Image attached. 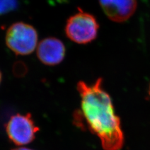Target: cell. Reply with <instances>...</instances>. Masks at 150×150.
I'll list each match as a JSON object with an SVG mask.
<instances>
[{
    "instance_id": "9c48e42d",
    "label": "cell",
    "mask_w": 150,
    "mask_h": 150,
    "mask_svg": "<svg viewBox=\"0 0 150 150\" xmlns=\"http://www.w3.org/2000/svg\"><path fill=\"white\" fill-rule=\"evenodd\" d=\"M1 79H2V75H1V71H0V83L1 81Z\"/></svg>"
},
{
    "instance_id": "ba28073f",
    "label": "cell",
    "mask_w": 150,
    "mask_h": 150,
    "mask_svg": "<svg viewBox=\"0 0 150 150\" xmlns=\"http://www.w3.org/2000/svg\"><path fill=\"white\" fill-rule=\"evenodd\" d=\"M11 150H33V149L26 148H14Z\"/></svg>"
},
{
    "instance_id": "52a82bcc",
    "label": "cell",
    "mask_w": 150,
    "mask_h": 150,
    "mask_svg": "<svg viewBox=\"0 0 150 150\" xmlns=\"http://www.w3.org/2000/svg\"><path fill=\"white\" fill-rule=\"evenodd\" d=\"M17 6V0H0V15L15 10Z\"/></svg>"
},
{
    "instance_id": "277c9868",
    "label": "cell",
    "mask_w": 150,
    "mask_h": 150,
    "mask_svg": "<svg viewBox=\"0 0 150 150\" xmlns=\"http://www.w3.org/2000/svg\"><path fill=\"white\" fill-rule=\"evenodd\" d=\"M6 133L16 145H25L32 142L39 131L31 114H17L11 117L6 125Z\"/></svg>"
},
{
    "instance_id": "7a4b0ae2",
    "label": "cell",
    "mask_w": 150,
    "mask_h": 150,
    "mask_svg": "<svg viewBox=\"0 0 150 150\" xmlns=\"http://www.w3.org/2000/svg\"><path fill=\"white\" fill-rule=\"evenodd\" d=\"M99 24L90 13L79 11L70 16L65 26V33L69 40L78 44H88L95 40L98 35Z\"/></svg>"
},
{
    "instance_id": "8992f818",
    "label": "cell",
    "mask_w": 150,
    "mask_h": 150,
    "mask_svg": "<svg viewBox=\"0 0 150 150\" xmlns=\"http://www.w3.org/2000/svg\"><path fill=\"white\" fill-rule=\"evenodd\" d=\"M66 49L63 42L50 37L42 40L37 48V56L43 64L54 66L59 64L63 60Z\"/></svg>"
},
{
    "instance_id": "30bf717a",
    "label": "cell",
    "mask_w": 150,
    "mask_h": 150,
    "mask_svg": "<svg viewBox=\"0 0 150 150\" xmlns=\"http://www.w3.org/2000/svg\"><path fill=\"white\" fill-rule=\"evenodd\" d=\"M148 93H149V95L150 96V84H149V91H148Z\"/></svg>"
},
{
    "instance_id": "6da1fadb",
    "label": "cell",
    "mask_w": 150,
    "mask_h": 150,
    "mask_svg": "<svg viewBox=\"0 0 150 150\" xmlns=\"http://www.w3.org/2000/svg\"><path fill=\"white\" fill-rule=\"evenodd\" d=\"M77 90L81 110L75 112V124L86 126L96 135L105 150H120L124 144L121 121L115 113L111 96L103 88L102 78L92 84L79 81Z\"/></svg>"
},
{
    "instance_id": "5b68a950",
    "label": "cell",
    "mask_w": 150,
    "mask_h": 150,
    "mask_svg": "<svg viewBox=\"0 0 150 150\" xmlns=\"http://www.w3.org/2000/svg\"><path fill=\"white\" fill-rule=\"evenodd\" d=\"M100 6L110 20L117 23L128 20L135 12L137 0H99Z\"/></svg>"
},
{
    "instance_id": "3957f363",
    "label": "cell",
    "mask_w": 150,
    "mask_h": 150,
    "mask_svg": "<svg viewBox=\"0 0 150 150\" xmlns=\"http://www.w3.org/2000/svg\"><path fill=\"white\" fill-rule=\"evenodd\" d=\"M38 33L34 27L23 22L14 23L6 34V44L18 55H28L35 50Z\"/></svg>"
}]
</instances>
